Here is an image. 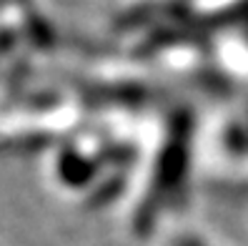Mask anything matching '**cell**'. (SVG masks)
<instances>
[{
	"instance_id": "obj_1",
	"label": "cell",
	"mask_w": 248,
	"mask_h": 246,
	"mask_svg": "<svg viewBox=\"0 0 248 246\" xmlns=\"http://www.w3.org/2000/svg\"><path fill=\"white\" fill-rule=\"evenodd\" d=\"M193 156V115L183 108H173L158 121L151 146H145L143 161L136 179V201L128 209V224L133 231H153L160 226V219L173 209L181 189L186 186Z\"/></svg>"
},
{
	"instance_id": "obj_2",
	"label": "cell",
	"mask_w": 248,
	"mask_h": 246,
	"mask_svg": "<svg viewBox=\"0 0 248 246\" xmlns=\"http://www.w3.org/2000/svg\"><path fill=\"white\" fill-rule=\"evenodd\" d=\"M160 246H216L206 236H201L193 229H168L163 234Z\"/></svg>"
}]
</instances>
